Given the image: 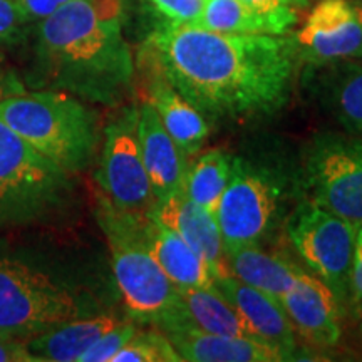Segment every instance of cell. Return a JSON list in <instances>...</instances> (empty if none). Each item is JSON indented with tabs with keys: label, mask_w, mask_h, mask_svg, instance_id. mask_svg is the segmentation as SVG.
Instances as JSON below:
<instances>
[{
	"label": "cell",
	"mask_w": 362,
	"mask_h": 362,
	"mask_svg": "<svg viewBox=\"0 0 362 362\" xmlns=\"http://www.w3.org/2000/svg\"><path fill=\"white\" fill-rule=\"evenodd\" d=\"M143 62L156 67L208 121H247L287 106L300 61L292 35L220 34L165 22Z\"/></svg>",
	"instance_id": "1"
},
{
	"label": "cell",
	"mask_w": 362,
	"mask_h": 362,
	"mask_svg": "<svg viewBox=\"0 0 362 362\" xmlns=\"http://www.w3.org/2000/svg\"><path fill=\"white\" fill-rule=\"evenodd\" d=\"M30 86L64 90L117 107L134 84V59L123 33V0H74L35 22Z\"/></svg>",
	"instance_id": "2"
},
{
	"label": "cell",
	"mask_w": 362,
	"mask_h": 362,
	"mask_svg": "<svg viewBox=\"0 0 362 362\" xmlns=\"http://www.w3.org/2000/svg\"><path fill=\"white\" fill-rule=\"evenodd\" d=\"M0 121L69 175L88 170L101 148L98 112L64 90L7 94L0 99Z\"/></svg>",
	"instance_id": "3"
},
{
	"label": "cell",
	"mask_w": 362,
	"mask_h": 362,
	"mask_svg": "<svg viewBox=\"0 0 362 362\" xmlns=\"http://www.w3.org/2000/svg\"><path fill=\"white\" fill-rule=\"evenodd\" d=\"M146 216L121 214L99 200V226L107 240L112 274L126 310L134 322L168 334L180 327L178 287L149 252L144 238Z\"/></svg>",
	"instance_id": "4"
},
{
	"label": "cell",
	"mask_w": 362,
	"mask_h": 362,
	"mask_svg": "<svg viewBox=\"0 0 362 362\" xmlns=\"http://www.w3.org/2000/svg\"><path fill=\"white\" fill-rule=\"evenodd\" d=\"M71 176L0 121V226L52 216L71 194Z\"/></svg>",
	"instance_id": "5"
},
{
	"label": "cell",
	"mask_w": 362,
	"mask_h": 362,
	"mask_svg": "<svg viewBox=\"0 0 362 362\" xmlns=\"http://www.w3.org/2000/svg\"><path fill=\"white\" fill-rule=\"evenodd\" d=\"M78 293L29 262L0 252V334L29 341L54 325L89 314Z\"/></svg>",
	"instance_id": "6"
},
{
	"label": "cell",
	"mask_w": 362,
	"mask_h": 362,
	"mask_svg": "<svg viewBox=\"0 0 362 362\" xmlns=\"http://www.w3.org/2000/svg\"><path fill=\"white\" fill-rule=\"evenodd\" d=\"M288 181L275 166L233 156L228 185L216 211L225 253L260 245L269 237L282 214Z\"/></svg>",
	"instance_id": "7"
},
{
	"label": "cell",
	"mask_w": 362,
	"mask_h": 362,
	"mask_svg": "<svg viewBox=\"0 0 362 362\" xmlns=\"http://www.w3.org/2000/svg\"><path fill=\"white\" fill-rule=\"evenodd\" d=\"M302 181L310 202L362 225V139L346 133L314 136L304 153Z\"/></svg>",
	"instance_id": "8"
},
{
	"label": "cell",
	"mask_w": 362,
	"mask_h": 362,
	"mask_svg": "<svg viewBox=\"0 0 362 362\" xmlns=\"http://www.w3.org/2000/svg\"><path fill=\"white\" fill-rule=\"evenodd\" d=\"M292 247L344 305L351 300V269L357 226L305 198L288 215Z\"/></svg>",
	"instance_id": "9"
},
{
	"label": "cell",
	"mask_w": 362,
	"mask_h": 362,
	"mask_svg": "<svg viewBox=\"0 0 362 362\" xmlns=\"http://www.w3.org/2000/svg\"><path fill=\"white\" fill-rule=\"evenodd\" d=\"M138 104L119 107L103 129L96 180L103 198L121 214L144 216L155 206V193L144 170L138 138Z\"/></svg>",
	"instance_id": "10"
},
{
	"label": "cell",
	"mask_w": 362,
	"mask_h": 362,
	"mask_svg": "<svg viewBox=\"0 0 362 362\" xmlns=\"http://www.w3.org/2000/svg\"><path fill=\"white\" fill-rule=\"evenodd\" d=\"M300 64L362 61V25L352 0H319L292 35Z\"/></svg>",
	"instance_id": "11"
},
{
	"label": "cell",
	"mask_w": 362,
	"mask_h": 362,
	"mask_svg": "<svg viewBox=\"0 0 362 362\" xmlns=\"http://www.w3.org/2000/svg\"><path fill=\"white\" fill-rule=\"evenodd\" d=\"M279 302L305 344L317 349H332L341 341L342 305L319 277L302 269L297 282Z\"/></svg>",
	"instance_id": "12"
},
{
	"label": "cell",
	"mask_w": 362,
	"mask_h": 362,
	"mask_svg": "<svg viewBox=\"0 0 362 362\" xmlns=\"http://www.w3.org/2000/svg\"><path fill=\"white\" fill-rule=\"evenodd\" d=\"M215 285L238 312L253 339L277 351L284 361L298 359L297 334L277 298L240 282L232 275L216 279Z\"/></svg>",
	"instance_id": "13"
},
{
	"label": "cell",
	"mask_w": 362,
	"mask_h": 362,
	"mask_svg": "<svg viewBox=\"0 0 362 362\" xmlns=\"http://www.w3.org/2000/svg\"><path fill=\"white\" fill-rule=\"evenodd\" d=\"M148 215L173 230L194 252L200 253L214 269L216 279L228 277L230 272L216 216L189 200L183 188L176 189L165 200L156 202Z\"/></svg>",
	"instance_id": "14"
},
{
	"label": "cell",
	"mask_w": 362,
	"mask_h": 362,
	"mask_svg": "<svg viewBox=\"0 0 362 362\" xmlns=\"http://www.w3.org/2000/svg\"><path fill=\"white\" fill-rule=\"evenodd\" d=\"M138 138L144 170L151 183L155 200L161 202L176 189L183 188L187 156L161 124L156 111L148 101L138 106Z\"/></svg>",
	"instance_id": "15"
},
{
	"label": "cell",
	"mask_w": 362,
	"mask_h": 362,
	"mask_svg": "<svg viewBox=\"0 0 362 362\" xmlns=\"http://www.w3.org/2000/svg\"><path fill=\"white\" fill-rule=\"evenodd\" d=\"M146 99L161 124L178 144L185 156H194L210 136L211 124L197 107L170 84L156 67L146 64Z\"/></svg>",
	"instance_id": "16"
},
{
	"label": "cell",
	"mask_w": 362,
	"mask_h": 362,
	"mask_svg": "<svg viewBox=\"0 0 362 362\" xmlns=\"http://www.w3.org/2000/svg\"><path fill=\"white\" fill-rule=\"evenodd\" d=\"M144 238L158 265L176 287H215L216 275L208 262L180 235L158 223L149 215L144 220Z\"/></svg>",
	"instance_id": "17"
},
{
	"label": "cell",
	"mask_w": 362,
	"mask_h": 362,
	"mask_svg": "<svg viewBox=\"0 0 362 362\" xmlns=\"http://www.w3.org/2000/svg\"><path fill=\"white\" fill-rule=\"evenodd\" d=\"M188 362H280L282 356L253 337L221 336L203 330L180 327L166 334Z\"/></svg>",
	"instance_id": "18"
},
{
	"label": "cell",
	"mask_w": 362,
	"mask_h": 362,
	"mask_svg": "<svg viewBox=\"0 0 362 362\" xmlns=\"http://www.w3.org/2000/svg\"><path fill=\"white\" fill-rule=\"evenodd\" d=\"M119 322L111 314L78 317L30 337L25 347L35 362H79L99 337Z\"/></svg>",
	"instance_id": "19"
},
{
	"label": "cell",
	"mask_w": 362,
	"mask_h": 362,
	"mask_svg": "<svg viewBox=\"0 0 362 362\" xmlns=\"http://www.w3.org/2000/svg\"><path fill=\"white\" fill-rule=\"evenodd\" d=\"M309 69L320 74L324 103L344 133L362 139V62L344 61Z\"/></svg>",
	"instance_id": "20"
},
{
	"label": "cell",
	"mask_w": 362,
	"mask_h": 362,
	"mask_svg": "<svg viewBox=\"0 0 362 362\" xmlns=\"http://www.w3.org/2000/svg\"><path fill=\"white\" fill-rule=\"evenodd\" d=\"M230 275L280 300L297 282L302 267L284 257L264 252L259 245L235 248L225 253Z\"/></svg>",
	"instance_id": "21"
},
{
	"label": "cell",
	"mask_w": 362,
	"mask_h": 362,
	"mask_svg": "<svg viewBox=\"0 0 362 362\" xmlns=\"http://www.w3.org/2000/svg\"><path fill=\"white\" fill-rule=\"evenodd\" d=\"M178 300L180 327L221 334V336L252 337L243 320L240 319L238 312L216 288V285L215 287L178 288Z\"/></svg>",
	"instance_id": "22"
},
{
	"label": "cell",
	"mask_w": 362,
	"mask_h": 362,
	"mask_svg": "<svg viewBox=\"0 0 362 362\" xmlns=\"http://www.w3.org/2000/svg\"><path fill=\"white\" fill-rule=\"evenodd\" d=\"M233 156L220 148L202 153L185 173L183 189L189 200L216 216L221 197L228 185Z\"/></svg>",
	"instance_id": "23"
},
{
	"label": "cell",
	"mask_w": 362,
	"mask_h": 362,
	"mask_svg": "<svg viewBox=\"0 0 362 362\" xmlns=\"http://www.w3.org/2000/svg\"><path fill=\"white\" fill-rule=\"evenodd\" d=\"M189 25L220 34H267L264 24L240 0H203L197 21Z\"/></svg>",
	"instance_id": "24"
},
{
	"label": "cell",
	"mask_w": 362,
	"mask_h": 362,
	"mask_svg": "<svg viewBox=\"0 0 362 362\" xmlns=\"http://www.w3.org/2000/svg\"><path fill=\"white\" fill-rule=\"evenodd\" d=\"M111 362H181L170 337L160 329H138Z\"/></svg>",
	"instance_id": "25"
},
{
	"label": "cell",
	"mask_w": 362,
	"mask_h": 362,
	"mask_svg": "<svg viewBox=\"0 0 362 362\" xmlns=\"http://www.w3.org/2000/svg\"><path fill=\"white\" fill-rule=\"evenodd\" d=\"M33 27L19 0H0V52L29 42Z\"/></svg>",
	"instance_id": "26"
},
{
	"label": "cell",
	"mask_w": 362,
	"mask_h": 362,
	"mask_svg": "<svg viewBox=\"0 0 362 362\" xmlns=\"http://www.w3.org/2000/svg\"><path fill=\"white\" fill-rule=\"evenodd\" d=\"M264 24L267 34L284 35L297 24V12L288 0H240Z\"/></svg>",
	"instance_id": "27"
},
{
	"label": "cell",
	"mask_w": 362,
	"mask_h": 362,
	"mask_svg": "<svg viewBox=\"0 0 362 362\" xmlns=\"http://www.w3.org/2000/svg\"><path fill=\"white\" fill-rule=\"evenodd\" d=\"M138 330V325L133 320H121L116 327L107 330L94 342V346L81 357L79 362H111L112 357L117 354V351L124 346L126 342L133 337V334Z\"/></svg>",
	"instance_id": "28"
},
{
	"label": "cell",
	"mask_w": 362,
	"mask_h": 362,
	"mask_svg": "<svg viewBox=\"0 0 362 362\" xmlns=\"http://www.w3.org/2000/svg\"><path fill=\"white\" fill-rule=\"evenodd\" d=\"M158 8L161 16H165L175 24H193L203 7V0H149Z\"/></svg>",
	"instance_id": "29"
},
{
	"label": "cell",
	"mask_w": 362,
	"mask_h": 362,
	"mask_svg": "<svg viewBox=\"0 0 362 362\" xmlns=\"http://www.w3.org/2000/svg\"><path fill=\"white\" fill-rule=\"evenodd\" d=\"M351 300H362V225L357 226L356 242H354V255H352V269H351Z\"/></svg>",
	"instance_id": "30"
},
{
	"label": "cell",
	"mask_w": 362,
	"mask_h": 362,
	"mask_svg": "<svg viewBox=\"0 0 362 362\" xmlns=\"http://www.w3.org/2000/svg\"><path fill=\"white\" fill-rule=\"evenodd\" d=\"M0 362H35L25 342L0 334Z\"/></svg>",
	"instance_id": "31"
},
{
	"label": "cell",
	"mask_w": 362,
	"mask_h": 362,
	"mask_svg": "<svg viewBox=\"0 0 362 362\" xmlns=\"http://www.w3.org/2000/svg\"><path fill=\"white\" fill-rule=\"evenodd\" d=\"M19 2L29 19L35 24L74 0H19Z\"/></svg>",
	"instance_id": "32"
},
{
	"label": "cell",
	"mask_w": 362,
	"mask_h": 362,
	"mask_svg": "<svg viewBox=\"0 0 362 362\" xmlns=\"http://www.w3.org/2000/svg\"><path fill=\"white\" fill-rule=\"evenodd\" d=\"M19 89H24V88H22V84L17 81L16 76L0 66V99L7 96V94L16 93V90Z\"/></svg>",
	"instance_id": "33"
},
{
	"label": "cell",
	"mask_w": 362,
	"mask_h": 362,
	"mask_svg": "<svg viewBox=\"0 0 362 362\" xmlns=\"http://www.w3.org/2000/svg\"><path fill=\"white\" fill-rule=\"evenodd\" d=\"M288 4H291L293 8H305L310 6L312 0H288Z\"/></svg>",
	"instance_id": "34"
},
{
	"label": "cell",
	"mask_w": 362,
	"mask_h": 362,
	"mask_svg": "<svg viewBox=\"0 0 362 362\" xmlns=\"http://www.w3.org/2000/svg\"><path fill=\"white\" fill-rule=\"evenodd\" d=\"M352 4H354L356 12H357V16H359V21H361V25H362V0H352Z\"/></svg>",
	"instance_id": "35"
},
{
	"label": "cell",
	"mask_w": 362,
	"mask_h": 362,
	"mask_svg": "<svg viewBox=\"0 0 362 362\" xmlns=\"http://www.w3.org/2000/svg\"><path fill=\"white\" fill-rule=\"evenodd\" d=\"M357 315H359V325H361V332H362V300L357 302Z\"/></svg>",
	"instance_id": "36"
}]
</instances>
